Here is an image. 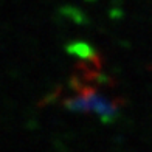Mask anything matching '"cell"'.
Listing matches in <instances>:
<instances>
[{
	"label": "cell",
	"mask_w": 152,
	"mask_h": 152,
	"mask_svg": "<svg viewBox=\"0 0 152 152\" xmlns=\"http://www.w3.org/2000/svg\"><path fill=\"white\" fill-rule=\"evenodd\" d=\"M65 109L75 113L95 115L104 121H113L120 113V106L113 99L95 90H87L67 99Z\"/></svg>",
	"instance_id": "cell-1"
}]
</instances>
